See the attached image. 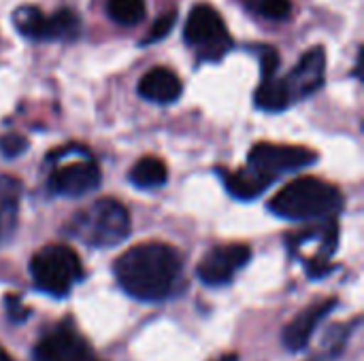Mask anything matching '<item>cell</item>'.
I'll return each mask as SVG.
<instances>
[{"instance_id": "cb8c5ba5", "label": "cell", "mask_w": 364, "mask_h": 361, "mask_svg": "<svg viewBox=\"0 0 364 361\" xmlns=\"http://www.w3.org/2000/svg\"><path fill=\"white\" fill-rule=\"evenodd\" d=\"M4 309H6V317L13 321V323H21L28 319L30 311L23 309V304L17 300V296H6L4 298Z\"/></svg>"}, {"instance_id": "7c38bea8", "label": "cell", "mask_w": 364, "mask_h": 361, "mask_svg": "<svg viewBox=\"0 0 364 361\" xmlns=\"http://www.w3.org/2000/svg\"><path fill=\"white\" fill-rule=\"evenodd\" d=\"M139 94L156 104H171L181 96V79L164 66L147 70L139 81Z\"/></svg>"}, {"instance_id": "277c9868", "label": "cell", "mask_w": 364, "mask_h": 361, "mask_svg": "<svg viewBox=\"0 0 364 361\" xmlns=\"http://www.w3.org/2000/svg\"><path fill=\"white\" fill-rule=\"evenodd\" d=\"M30 274L36 289L53 298H64L83 279V264L70 247L47 245L32 255Z\"/></svg>"}, {"instance_id": "4fadbf2b", "label": "cell", "mask_w": 364, "mask_h": 361, "mask_svg": "<svg viewBox=\"0 0 364 361\" xmlns=\"http://www.w3.org/2000/svg\"><path fill=\"white\" fill-rule=\"evenodd\" d=\"M218 174L222 177L228 194L235 196L237 200H254L260 194H264L267 187H271L273 181H275V179L264 177V174H260V172H256L252 168L250 170H237V172L218 168Z\"/></svg>"}, {"instance_id": "e0dca14e", "label": "cell", "mask_w": 364, "mask_h": 361, "mask_svg": "<svg viewBox=\"0 0 364 361\" xmlns=\"http://www.w3.org/2000/svg\"><path fill=\"white\" fill-rule=\"evenodd\" d=\"M168 170L166 164L160 157L147 155L141 157L132 168H130V183L136 185L139 189H151V187H160L166 183Z\"/></svg>"}, {"instance_id": "484cf974", "label": "cell", "mask_w": 364, "mask_h": 361, "mask_svg": "<svg viewBox=\"0 0 364 361\" xmlns=\"http://www.w3.org/2000/svg\"><path fill=\"white\" fill-rule=\"evenodd\" d=\"M218 361H239V355H235V353H230V355H224V357H220Z\"/></svg>"}, {"instance_id": "6da1fadb", "label": "cell", "mask_w": 364, "mask_h": 361, "mask_svg": "<svg viewBox=\"0 0 364 361\" xmlns=\"http://www.w3.org/2000/svg\"><path fill=\"white\" fill-rule=\"evenodd\" d=\"M113 272L117 285L139 302H164L177 289L183 272L179 251L164 243L134 245L122 253Z\"/></svg>"}, {"instance_id": "5bb4252c", "label": "cell", "mask_w": 364, "mask_h": 361, "mask_svg": "<svg viewBox=\"0 0 364 361\" xmlns=\"http://www.w3.org/2000/svg\"><path fill=\"white\" fill-rule=\"evenodd\" d=\"M13 26L21 36L32 38V40H53V38H58L53 15L47 17L36 6H19L13 13Z\"/></svg>"}, {"instance_id": "ffe728a7", "label": "cell", "mask_w": 364, "mask_h": 361, "mask_svg": "<svg viewBox=\"0 0 364 361\" xmlns=\"http://www.w3.org/2000/svg\"><path fill=\"white\" fill-rule=\"evenodd\" d=\"M245 4L254 15L267 19H286L292 13L290 0H245Z\"/></svg>"}, {"instance_id": "ac0fdd59", "label": "cell", "mask_w": 364, "mask_h": 361, "mask_svg": "<svg viewBox=\"0 0 364 361\" xmlns=\"http://www.w3.org/2000/svg\"><path fill=\"white\" fill-rule=\"evenodd\" d=\"M107 13L119 26H136L143 21L147 9L145 0H107Z\"/></svg>"}, {"instance_id": "8fae6325", "label": "cell", "mask_w": 364, "mask_h": 361, "mask_svg": "<svg viewBox=\"0 0 364 361\" xmlns=\"http://www.w3.org/2000/svg\"><path fill=\"white\" fill-rule=\"evenodd\" d=\"M337 306L335 298H328L320 304H311L309 309H305L303 313H299L286 328L282 334V343L288 351L296 353L307 349V345L311 343V336L316 334V330L320 328V323L324 321V317H328L333 313V309Z\"/></svg>"}, {"instance_id": "8992f818", "label": "cell", "mask_w": 364, "mask_h": 361, "mask_svg": "<svg viewBox=\"0 0 364 361\" xmlns=\"http://www.w3.org/2000/svg\"><path fill=\"white\" fill-rule=\"evenodd\" d=\"M316 162H318V153L299 145L258 143L250 151V168L271 179H277L279 174L286 172L303 170Z\"/></svg>"}, {"instance_id": "d6986e66", "label": "cell", "mask_w": 364, "mask_h": 361, "mask_svg": "<svg viewBox=\"0 0 364 361\" xmlns=\"http://www.w3.org/2000/svg\"><path fill=\"white\" fill-rule=\"evenodd\" d=\"M350 332H352V326H337V328H333L328 334V338L324 340V347H322V351L320 353H316L311 360L307 361H335L339 355H341V351H343V347H346V343H348V338H350Z\"/></svg>"}, {"instance_id": "9c48e42d", "label": "cell", "mask_w": 364, "mask_h": 361, "mask_svg": "<svg viewBox=\"0 0 364 361\" xmlns=\"http://www.w3.org/2000/svg\"><path fill=\"white\" fill-rule=\"evenodd\" d=\"M102 181L100 168L94 160L85 157L81 162H70L60 166L49 177V189L64 198H81L94 191Z\"/></svg>"}, {"instance_id": "ba28073f", "label": "cell", "mask_w": 364, "mask_h": 361, "mask_svg": "<svg viewBox=\"0 0 364 361\" xmlns=\"http://www.w3.org/2000/svg\"><path fill=\"white\" fill-rule=\"evenodd\" d=\"M250 257H252V249L247 245H241V243L220 245L200 260L196 274L205 285L222 287V285H228L243 266H247Z\"/></svg>"}, {"instance_id": "2e32d148", "label": "cell", "mask_w": 364, "mask_h": 361, "mask_svg": "<svg viewBox=\"0 0 364 361\" xmlns=\"http://www.w3.org/2000/svg\"><path fill=\"white\" fill-rule=\"evenodd\" d=\"M17 202H19V183L15 179H0V240L9 238L17 223Z\"/></svg>"}, {"instance_id": "7a4b0ae2", "label": "cell", "mask_w": 364, "mask_h": 361, "mask_svg": "<svg viewBox=\"0 0 364 361\" xmlns=\"http://www.w3.org/2000/svg\"><path fill=\"white\" fill-rule=\"evenodd\" d=\"M343 204L341 191L316 177H301L277 191L269 209L290 221H311L333 217Z\"/></svg>"}, {"instance_id": "d4e9b609", "label": "cell", "mask_w": 364, "mask_h": 361, "mask_svg": "<svg viewBox=\"0 0 364 361\" xmlns=\"http://www.w3.org/2000/svg\"><path fill=\"white\" fill-rule=\"evenodd\" d=\"M0 361H13V357H11V355H9V353L2 349V347H0Z\"/></svg>"}, {"instance_id": "603a6c76", "label": "cell", "mask_w": 364, "mask_h": 361, "mask_svg": "<svg viewBox=\"0 0 364 361\" xmlns=\"http://www.w3.org/2000/svg\"><path fill=\"white\" fill-rule=\"evenodd\" d=\"M260 68L262 77H271L279 68V53L273 47H260Z\"/></svg>"}, {"instance_id": "5b68a950", "label": "cell", "mask_w": 364, "mask_h": 361, "mask_svg": "<svg viewBox=\"0 0 364 361\" xmlns=\"http://www.w3.org/2000/svg\"><path fill=\"white\" fill-rule=\"evenodd\" d=\"M183 36L186 43L198 51V57L207 62H218L232 47L222 15L209 4H196L190 11L183 28Z\"/></svg>"}, {"instance_id": "9a60e30c", "label": "cell", "mask_w": 364, "mask_h": 361, "mask_svg": "<svg viewBox=\"0 0 364 361\" xmlns=\"http://www.w3.org/2000/svg\"><path fill=\"white\" fill-rule=\"evenodd\" d=\"M290 94L288 87L284 83V79L271 74V77H262L260 87L256 89V106L269 113H277L290 106Z\"/></svg>"}, {"instance_id": "52a82bcc", "label": "cell", "mask_w": 364, "mask_h": 361, "mask_svg": "<svg viewBox=\"0 0 364 361\" xmlns=\"http://www.w3.org/2000/svg\"><path fill=\"white\" fill-rule=\"evenodd\" d=\"M34 357L38 361H102L70 319L51 328L36 343Z\"/></svg>"}, {"instance_id": "7402d4cb", "label": "cell", "mask_w": 364, "mask_h": 361, "mask_svg": "<svg viewBox=\"0 0 364 361\" xmlns=\"http://www.w3.org/2000/svg\"><path fill=\"white\" fill-rule=\"evenodd\" d=\"M28 149V140L21 134H4L0 136V153L4 157H17Z\"/></svg>"}, {"instance_id": "30bf717a", "label": "cell", "mask_w": 364, "mask_h": 361, "mask_svg": "<svg viewBox=\"0 0 364 361\" xmlns=\"http://www.w3.org/2000/svg\"><path fill=\"white\" fill-rule=\"evenodd\" d=\"M324 72H326L324 47H311L307 53H303L299 64L284 79L290 100H303L314 91H318L320 85L324 83Z\"/></svg>"}, {"instance_id": "44dd1931", "label": "cell", "mask_w": 364, "mask_h": 361, "mask_svg": "<svg viewBox=\"0 0 364 361\" xmlns=\"http://www.w3.org/2000/svg\"><path fill=\"white\" fill-rule=\"evenodd\" d=\"M175 21H177V11H168V13L160 15V17L154 21V26L149 28L147 38H145V45H149V43H156V40L164 38V36L173 30Z\"/></svg>"}, {"instance_id": "3957f363", "label": "cell", "mask_w": 364, "mask_h": 361, "mask_svg": "<svg viewBox=\"0 0 364 361\" xmlns=\"http://www.w3.org/2000/svg\"><path fill=\"white\" fill-rule=\"evenodd\" d=\"M66 234L94 249L117 247L130 236V213L122 202L100 198L70 217Z\"/></svg>"}]
</instances>
